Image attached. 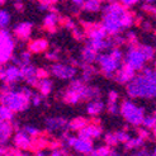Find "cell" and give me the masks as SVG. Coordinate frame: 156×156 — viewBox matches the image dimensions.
<instances>
[{
	"mask_svg": "<svg viewBox=\"0 0 156 156\" xmlns=\"http://www.w3.org/2000/svg\"><path fill=\"white\" fill-rule=\"evenodd\" d=\"M103 17L100 26L104 28L108 36L121 33L123 29L133 26L135 15L127 10L119 2L108 3L103 6Z\"/></svg>",
	"mask_w": 156,
	"mask_h": 156,
	"instance_id": "obj_1",
	"label": "cell"
},
{
	"mask_svg": "<svg viewBox=\"0 0 156 156\" xmlns=\"http://www.w3.org/2000/svg\"><path fill=\"white\" fill-rule=\"evenodd\" d=\"M129 98L154 99L156 95V73L152 66L145 65L126 84Z\"/></svg>",
	"mask_w": 156,
	"mask_h": 156,
	"instance_id": "obj_2",
	"label": "cell"
},
{
	"mask_svg": "<svg viewBox=\"0 0 156 156\" xmlns=\"http://www.w3.org/2000/svg\"><path fill=\"white\" fill-rule=\"evenodd\" d=\"M0 104L8 107L14 113H20L28 109L30 102L23 90L12 89V85L5 84L0 94Z\"/></svg>",
	"mask_w": 156,
	"mask_h": 156,
	"instance_id": "obj_3",
	"label": "cell"
},
{
	"mask_svg": "<svg viewBox=\"0 0 156 156\" xmlns=\"http://www.w3.org/2000/svg\"><path fill=\"white\" fill-rule=\"evenodd\" d=\"M98 97H99V90L97 88L88 87V85L84 84L81 79H77V80H73V83L70 84L69 89L65 91L64 99L69 104H77L81 100H88Z\"/></svg>",
	"mask_w": 156,
	"mask_h": 156,
	"instance_id": "obj_4",
	"label": "cell"
},
{
	"mask_svg": "<svg viewBox=\"0 0 156 156\" xmlns=\"http://www.w3.org/2000/svg\"><path fill=\"white\" fill-rule=\"evenodd\" d=\"M119 113L129 124L138 127L141 126V122L145 117V108L137 105L133 100L127 99L123 100V103L119 105Z\"/></svg>",
	"mask_w": 156,
	"mask_h": 156,
	"instance_id": "obj_5",
	"label": "cell"
},
{
	"mask_svg": "<svg viewBox=\"0 0 156 156\" xmlns=\"http://www.w3.org/2000/svg\"><path fill=\"white\" fill-rule=\"evenodd\" d=\"M123 60H124L123 65L127 66L135 73H138L147 64V60L145 57L141 47H140V43L129 44L126 53L123 55Z\"/></svg>",
	"mask_w": 156,
	"mask_h": 156,
	"instance_id": "obj_6",
	"label": "cell"
},
{
	"mask_svg": "<svg viewBox=\"0 0 156 156\" xmlns=\"http://www.w3.org/2000/svg\"><path fill=\"white\" fill-rule=\"evenodd\" d=\"M14 48L15 41L12 32L8 28L0 29V65H5L12 60Z\"/></svg>",
	"mask_w": 156,
	"mask_h": 156,
	"instance_id": "obj_7",
	"label": "cell"
},
{
	"mask_svg": "<svg viewBox=\"0 0 156 156\" xmlns=\"http://www.w3.org/2000/svg\"><path fill=\"white\" fill-rule=\"evenodd\" d=\"M97 64L99 65L100 71H102L107 77H113L114 74L118 71L119 67L122 66L123 61L117 60L109 52H107V53H98Z\"/></svg>",
	"mask_w": 156,
	"mask_h": 156,
	"instance_id": "obj_8",
	"label": "cell"
},
{
	"mask_svg": "<svg viewBox=\"0 0 156 156\" xmlns=\"http://www.w3.org/2000/svg\"><path fill=\"white\" fill-rule=\"evenodd\" d=\"M65 144L74 149L76 152L83 154V155H90L94 146H93V141L87 138H83L79 136H65Z\"/></svg>",
	"mask_w": 156,
	"mask_h": 156,
	"instance_id": "obj_9",
	"label": "cell"
},
{
	"mask_svg": "<svg viewBox=\"0 0 156 156\" xmlns=\"http://www.w3.org/2000/svg\"><path fill=\"white\" fill-rule=\"evenodd\" d=\"M22 79V71L18 65H0V80L4 81L5 84L13 85L20 81Z\"/></svg>",
	"mask_w": 156,
	"mask_h": 156,
	"instance_id": "obj_10",
	"label": "cell"
},
{
	"mask_svg": "<svg viewBox=\"0 0 156 156\" xmlns=\"http://www.w3.org/2000/svg\"><path fill=\"white\" fill-rule=\"evenodd\" d=\"M51 74L61 80H71L77 74V67L69 64H60L56 62L51 66Z\"/></svg>",
	"mask_w": 156,
	"mask_h": 156,
	"instance_id": "obj_11",
	"label": "cell"
},
{
	"mask_svg": "<svg viewBox=\"0 0 156 156\" xmlns=\"http://www.w3.org/2000/svg\"><path fill=\"white\" fill-rule=\"evenodd\" d=\"M13 142H14V146L20 151L29 150L30 147L33 146V137L29 136L24 129L17 131V133H15L13 137Z\"/></svg>",
	"mask_w": 156,
	"mask_h": 156,
	"instance_id": "obj_12",
	"label": "cell"
},
{
	"mask_svg": "<svg viewBox=\"0 0 156 156\" xmlns=\"http://www.w3.org/2000/svg\"><path fill=\"white\" fill-rule=\"evenodd\" d=\"M79 137H83V138H87V140H97L102 136V127L98 126L95 123H87L84 127H81L79 131Z\"/></svg>",
	"mask_w": 156,
	"mask_h": 156,
	"instance_id": "obj_13",
	"label": "cell"
},
{
	"mask_svg": "<svg viewBox=\"0 0 156 156\" xmlns=\"http://www.w3.org/2000/svg\"><path fill=\"white\" fill-rule=\"evenodd\" d=\"M33 30V24L30 22H20L14 27V36L22 41H28Z\"/></svg>",
	"mask_w": 156,
	"mask_h": 156,
	"instance_id": "obj_14",
	"label": "cell"
},
{
	"mask_svg": "<svg viewBox=\"0 0 156 156\" xmlns=\"http://www.w3.org/2000/svg\"><path fill=\"white\" fill-rule=\"evenodd\" d=\"M20 71H22V77L24 79L29 85H36L38 81V69L33 66L32 64L22 65Z\"/></svg>",
	"mask_w": 156,
	"mask_h": 156,
	"instance_id": "obj_15",
	"label": "cell"
},
{
	"mask_svg": "<svg viewBox=\"0 0 156 156\" xmlns=\"http://www.w3.org/2000/svg\"><path fill=\"white\" fill-rule=\"evenodd\" d=\"M14 131V126L9 121H2L0 122V145L5 146L12 137Z\"/></svg>",
	"mask_w": 156,
	"mask_h": 156,
	"instance_id": "obj_16",
	"label": "cell"
},
{
	"mask_svg": "<svg viewBox=\"0 0 156 156\" xmlns=\"http://www.w3.org/2000/svg\"><path fill=\"white\" fill-rule=\"evenodd\" d=\"M135 74H136L135 71H132L131 69H128L127 66H124V65L122 64V66L119 67V70L114 74V79H115V81L118 83V84L126 85V84L132 79V77H133Z\"/></svg>",
	"mask_w": 156,
	"mask_h": 156,
	"instance_id": "obj_17",
	"label": "cell"
},
{
	"mask_svg": "<svg viewBox=\"0 0 156 156\" xmlns=\"http://www.w3.org/2000/svg\"><path fill=\"white\" fill-rule=\"evenodd\" d=\"M69 122L62 118V117H52V118H48L46 121V127L50 132H55V131H61L67 128Z\"/></svg>",
	"mask_w": 156,
	"mask_h": 156,
	"instance_id": "obj_18",
	"label": "cell"
},
{
	"mask_svg": "<svg viewBox=\"0 0 156 156\" xmlns=\"http://www.w3.org/2000/svg\"><path fill=\"white\" fill-rule=\"evenodd\" d=\"M48 47H50V44L46 38H37V40H33L32 42H29L28 51H30L32 53H42L47 51Z\"/></svg>",
	"mask_w": 156,
	"mask_h": 156,
	"instance_id": "obj_19",
	"label": "cell"
},
{
	"mask_svg": "<svg viewBox=\"0 0 156 156\" xmlns=\"http://www.w3.org/2000/svg\"><path fill=\"white\" fill-rule=\"evenodd\" d=\"M98 53L95 50H93L90 46L87 43L84 46V48L81 50V60L85 62V65H93L97 62Z\"/></svg>",
	"mask_w": 156,
	"mask_h": 156,
	"instance_id": "obj_20",
	"label": "cell"
},
{
	"mask_svg": "<svg viewBox=\"0 0 156 156\" xmlns=\"http://www.w3.org/2000/svg\"><path fill=\"white\" fill-rule=\"evenodd\" d=\"M104 108H105V105H104V103L102 102V100H99L97 98H93L87 105V113L91 117H95V115H99L100 113H102L104 111Z\"/></svg>",
	"mask_w": 156,
	"mask_h": 156,
	"instance_id": "obj_21",
	"label": "cell"
},
{
	"mask_svg": "<svg viewBox=\"0 0 156 156\" xmlns=\"http://www.w3.org/2000/svg\"><path fill=\"white\" fill-rule=\"evenodd\" d=\"M58 23H60L58 14L55 13V12H51V13H48L44 17V19H43V27L47 29L48 32H53V30H56Z\"/></svg>",
	"mask_w": 156,
	"mask_h": 156,
	"instance_id": "obj_22",
	"label": "cell"
},
{
	"mask_svg": "<svg viewBox=\"0 0 156 156\" xmlns=\"http://www.w3.org/2000/svg\"><path fill=\"white\" fill-rule=\"evenodd\" d=\"M107 32L100 24H91L88 28L89 40H104V38H107Z\"/></svg>",
	"mask_w": 156,
	"mask_h": 156,
	"instance_id": "obj_23",
	"label": "cell"
},
{
	"mask_svg": "<svg viewBox=\"0 0 156 156\" xmlns=\"http://www.w3.org/2000/svg\"><path fill=\"white\" fill-rule=\"evenodd\" d=\"M36 87L38 88V90H40L41 95L47 97L53 89V83L48 79V76H46V77H41V79H38Z\"/></svg>",
	"mask_w": 156,
	"mask_h": 156,
	"instance_id": "obj_24",
	"label": "cell"
},
{
	"mask_svg": "<svg viewBox=\"0 0 156 156\" xmlns=\"http://www.w3.org/2000/svg\"><path fill=\"white\" fill-rule=\"evenodd\" d=\"M13 62L15 65H18V66H22V65H27V64H30L32 62V52L30 51H23L20 55H19V57H12Z\"/></svg>",
	"mask_w": 156,
	"mask_h": 156,
	"instance_id": "obj_25",
	"label": "cell"
},
{
	"mask_svg": "<svg viewBox=\"0 0 156 156\" xmlns=\"http://www.w3.org/2000/svg\"><path fill=\"white\" fill-rule=\"evenodd\" d=\"M144 144H145V140L141 138L140 136H137V137H129L127 140V142H124V147H126V150H136V149L142 147Z\"/></svg>",
	"mask_w": 156,
	"mask_h": 156,
	"instance_id": "obj_26",
	"label": "cell"
},
{
	"mask_svg": "<svg viewBox=\"0 0 156 156\" xmlns=\"http://www.w3.org/2000/svg\"><path fill=\"white\" fill-rule=\"evenodd\" d=\"M83 8L89 13H97L102 9V0H85Z\"/></svg>",
	"mask_w": 156,
	"mask_h": 156,
	"instance_id": "obj_27",
	"label": "cell"
},
{
	"mask_svg": "<svg viewBox=\"0 0 156 156\" xmlns=\"http://www.w3.org/2000/svg\"><path fill=\"white\" fill-rule=\"evenodd\" d=\"M10 20H12L10 13L6 9H0V29L9 27Z\"/></svg>",
	"mask_w": 156,
	"mask_h": 156,
	"instance_id": "obj_28",
	"label": "cell"
},
{
	"mask_svg": "<svg viewBox=\"0 0 156 156\" xmlns=\"http://www.w3.org/2000/svg\"><path fill=\"white\" fill-rule=\"evenodd\" d=\"M87 123H89L88 119L83 118V117H79V118H75V119H73L71 122H69L67 127H69L70 129H73V131H79V129H80L81 127H84Z\"/></svg>",
	"mask_w": 156,
	"mask_h": 156,
	"instance_id": "obj_29",
	"label": "cell"
},
{
	"mask_svg": "<svg viewBox=\"0 0 156 156\" xmlns=\"http://www.w3.org/2000/svg\"><path fill=\"white\" fill-rule=\"evenodd\" d=\"M140 47H141V50H142V52L145 55L147 62H151L155 58V48L152 47V46H150V44H141V43H140Z\"/></svg>",
	"mask_w": 156,
	"mask_h": 156,
	"instance_id": "obj_30",
	"label": "cell"
},
{
	"mask_svg": "<svg viewBox=\"0 0 156 156\" xmlns=\"http://www.w3.org/2000/svg\"><path fill=\"white\" fill-rule=\"evenodd\" d=\"M14 118V112H12L9 108L0 104V119L2 121H9L12 122Z\"/></svg>",
	"mask_w": 156,
	"mask_h": 156,
	"instance_id": "obj_31",
	"label": "cell"
},
{
	"mask_svg": "<svg viewBox=\"0 0 156 156\" xmlns=\"http://www.w3.org/2000/svg\"><path fill=\"white\" fill-rule=\"evenodd\" d=\"M141 126L145 127V128H147V129H150V131L155 129V127H156L155 114H154V115H145L144 119H142V122H141Z\"/></svg>",
	"mask_w": 156,
	"mask_h": 156,
	"instance_id": "obj_32",
	"label": "cell"
},
{
	"mask_svg": "<svg viewBox=\"0 0 156 156\" xmlns=\"http://www.w3.org/2000/svg\"><path fill=\"white\" fill-rule=\"evenodd\" d=\"M112 150L109 149V146H102V147H98V149H93L91 154L93 156H108L111 155Z\"/></svg>",
	"mask_w": 156,
	"mask_h": 156,
	"instance_id": "obj_33",
	"label": "cell"
},
{
	"mask_svg": "<svg viewBox=\"0 0 156 156\" xmlns=\"http://www.w3.org/2000/svg\"><path fill=\"white\" fill-rule=\"evenodd\" d=\"M129 137H131V135L128 133L127 131H118V132H115V138H117V142H118V144L127 142V140Z\"/></svg>",
	"mask_w": 156,
	"mask_h": 156,
	"instance_id": "obj_34",
	"label": "cell"
},
{
	"mask_svg": "<svg viewBox=\"0 0 156 156\" xmlns=\"http://www.w3.org/2000/svg\"><path fill=\"white\" fill-rule=\"evenodd\" d=\"M107 111H108V113H111V114H117V113H119V105H118V102H108Z\"/></svg>",
	"mask_w": 156,
	"mask_h": 156,
	"instance_id": "obj_35",
	"label": "cell"
},
{
	"mask_svg": "<svg viewBox=\"0 0 156 156\" xmlns=\"http://www.w3.org/2000/svg\"><path fill=\"white\" fill-rule=\"evenodd\" d=\"M24 131L27 132L29 136H32V137H37V136H40V133H41V131L38 129L37 127H34V126H26Z\"/></svg>",
	"mask_w": 156,
	"mask_h": 156,
	"instance_id": "obj_36",
	"label": "cell"
},
{
	"mask_svg": "<svg viewBox=\"0 0 156 156\" xmlns=\"http://www.w3.org/2000/svg\"><path fill=\"white\" fill-rule=\"evenodd\" d=\"M104 140H105L107 146H114V145L118 144L117 142V138H115V133H107Z\"/></svg>",
	"mask_w": 156,
	"mask_h": 156,
	"instance_id": "obj_37",
	"label": "cell"
},
{
	"mask_svg": "<svg viewBox=\"0 0 156 156\" xmlns=\"http://www.w3.org/2000/svg\"><path fill=\"white\" fill-rule=\"evenodd\" d=\"M29 102L32 103L34 107H38L41 103H42V95L41 94H32V97H30V99H29Z\"/></svg>",
	"mask_w": 156,
	"mask_h": 156,
	"instance_id": "obj_38",
	"label": "cell"
},
{
	"mask_svg": "<svg viewBox=\"0 0 156 156\" xmlns=\"http://www.w3.org/2000/svg\"><path fill=\"white\" fill-rule=\"evenodd\" d=\"M118 2L124 6V8H132V6H135L140 3V0H118Z\"/></svg>",
	"mask_w": 156,
	"mask_h": 156,
	"instance_id": "obj_39",
	"label": "cell"
},
{
	"mask_svg": "<svg viewBox=\"0 0 156 156\" xmlns=\"http://www.w3.org/2000/svg\"><path fill=\"white\" fill-rule=\"evenodd\" d=\"M138 136L141 137V138H144V140L149 138V137H150V129H147V128H145V127L140 128V129H138Z\"/></svg>",
	"mask_w": 156,
	"mask_h": 156,
	"instance_id": "obj_40",
	"label": "cell"
},
{
	"mask_svg": "<svg viewBox=\"0 0 156 156\" xmlns=\"http://www.w3.org/2000/svg\"><path fill=\"white\" fill-rule=\"evenodd\" d=\"M51 155L52 156H64V155H66V151L64 149H61V147H55L51 151Z\"/></svg>",
	"mask_w": 156,
	"mask_h": 156,
	"instance_id": "obj_41",
	"label": "cell"
},
{
	"mask_svg": "<svg viewBox=\"0 0 156 156\" xmlns=\"http://www.w3.org/2000/svg\"><path fill=\"white\" fill-rule=\"evenodd\" d=\"M46 57H47L48 60H51V61H57L58 60V53H57V51H51V52H47V55H46Z\"/></svg>",
	"mask_w": 156,
	"mask_h": 156,
	"instance_id": "obj_42",
	"label": "cell"
},
{
	"mask_svg": "<svg viewBox=\"0 0 156 156\" xmlns=\"http://www.w3.org/2000/svg\"><path fill=\"white\" fill-rule=\"evenodd\" d=\"M71 30H73V34L75 36V38H76L77 41H81V40H83V37H84V33H83V32H80V30L77 29L76 27H74Z\"/></svg>",
	"mask_w": 156,
	"mask_h": 156,
	"instance_id": "obj_43",
	"label": "cell"
},
{
	"mask_svg": "<svg viewBox=\"0 0 156 156\" xmlns=\"http://www.w3.org/2000/svg\"><path fill=\"white\" fill-rule=\"evenodd\" d=\"M142 9L144 10H147V13L155 14V6L152 5V3H146L145 5H142Z\"/></svg>",
	"mask_w": 156,
	"mask_h": 156,
	"instance_id": "obj_44",
	"label": "cell"
},
{
	"mask_svg": "<svg viewBox=\"0 0 156 156\" xmlns=\"http://www.w3.org/2000/svg\"><path fill=\"white\" fill-rule=\"evenodd\" d=\"M118 93H117L115 90H112L111 93H109V95H108V99H109V102H118Z\"/></svg>",
	"mask_w": 156,
	"mask_h": 156,
	"instance_id": "obj_45",
	"label": "cell"
},
{
	"mask_svg": "<svg viewBox=\"0 0 156 156\" xmlns=\"http://www.w3.org/2000/svg\"><path fill=\"white\" fill-rule=\"evenodd\" d=\"M70 2H71L75 6H77V8H83L85 0H70Z\"/></svg>",
	"mask_w": 156,
	"mask_h": 156,
	"instance_id": "obj_46",
	"label": "cell"
},
{
	"mask_svg": "<svg viewBox=\"0 0 156 156\" xmlns=\"http://www.w3.org/2000/svg\"><path fill=\"white\" fill-rule=\"evenodd\" d=\"M65 27H66L67 29H70V30H71V29L75 27V24H74V23H73L71 20H67V22L65 23Z\"/></svg>",
	"mask_w": 156,
	"mask_h": 156,
	"instance_id": "obj_47",
	"label": "cell"
},
{
	"mask_svg": "<svg viewBox=\"0 0 156 156\" xmlns=\"http://www.w3.org/2000/svg\"><path fill=\"white\" fill-rule=\"evenodd\" d=\"M48 8H50V4H48V3H42V4L40 5V9H41V10H47Z\"/></svg>",
	"mask_w": 156,
	"mask_h": 156,
	"instance_id": "obj_48",
	"label": "cell"
},
{
	"mask_svg": "<svg viewBox=\"0 0 156 156\" xmlns=\"http://www.w3.org/2000/svg\"><path fill=\"white\" fill-rule=\"evenodd\" d=\"M135 155H151L149 151H146V150H140V151H137V154H135Z\"/></svg>",
	"mask_w": 156,
	"mask_h": 156,
	"instance_id": "obj_49",
	"label": "cell"
},
{
	"mask_svg": "<svg viewBox=\"0 0 156 156\" xmlns=\"http://www.w3.org/2000/svg\"><path fill=\"white\" fill-rule=\"evenodd\" d=\"M145 2H146V3H154L155 0H145Z\"/></svg>",
	"mask_w": 156,
	"mask_h": 156,
	"instance_id": "obj_50",
	"label": "cell"
},
{
	"mask_svg": "<svg viewBox=\"0 0 156 156\" xmlns=\"http://www.w3.org/2000/svg\"><path fill=\"white\" fill-rule=\"evenodd\" d=\"M5 3V0H0V4H4Z\"/></svg>",
	"mask_w": 156,
	"mask_h": 156,
	"instance_id": "obj_51",
	"label": "cell"
},
{
	"mask_svg": "<svg viewBox=\"0 0 156 156\" xmlns=\"http://www.w3.org/2000/svg\"><path fill=\"white\" fill-rule=\"evenodd\" d=\"M0 122H2V119H0Z\"/></svg>",
	"mask_w": 156,
	"mask_h": 156,
	"instance_id": "obj_52",
	"label": "cell"
}]
</instances>
